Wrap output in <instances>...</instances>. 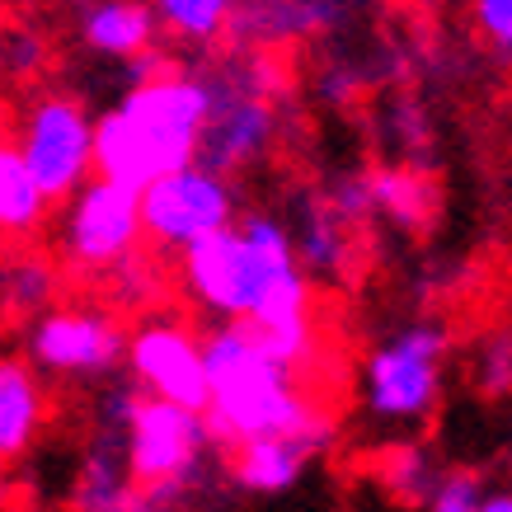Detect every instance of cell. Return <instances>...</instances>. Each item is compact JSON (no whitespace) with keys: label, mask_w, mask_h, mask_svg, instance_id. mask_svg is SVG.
<instances>
[{"label":"cell","mask_w":512,"mask_h":512,"mask_svg":"<svg viewBox=\"0 0 512 512\" xmlns=\"http://www.w3.org/2000/svg\"><path fill=\"white\" fill-rule=\"evenodd\" d=\"M212 113V85L160 71L137 80L113 113L94 123V170L127 188H146L198 160L202 127Z\"/></svg>","instance_id":"obj_1"},{"label":"cell","mask_w":512,"mask_h":512,"mask_svg":"<svg viewBox=\"0 0 512 512\" xmlns=\"http://www.w3.org/2000/svg\"><path fill=\"white\" fill-rule=\"evenodd\" d=\"M202 362H207V409H202L207 437H221V442L278 433L329 437L325 414L296 390L292 372L259 348L245 320L221 329L202 348Z\"/></svg>","instance_id":"obj_2"},{"label":"cell","mask_w":512,"mask_h":512,"mask_svg":"<svg viewBox=\"0 0 512 512\" xmlns=\"http://www.w3.org/2000/svg\"><path fill=\"white\" fill-rule=\"evenodd\" d=\"M179 254H184V278L198 292V301H207L212 311L235 315V320L254 311V301L278 273L296 268L292 235L268 217H249L245 231H235V226L207 231Z\"/></svg>","instance_id":"obj_3"},{"label":"cell","mask_w":512,"mask_h":512,"mask_svg":"<svg viewBox=\"0 0 512 512\" xmlns=\"http://www.w3.org/2000/svg\"><path fill=\"white\" fill-rule=\"evenodd\" d=\"M118 423L127 428V475L146 489H165L174 498L184 494L207 447V423L198 409H184L160 395H146V400L127 395Z\"/></svg>","instance_id":"obj_4"},{"label":"cell","mask_w":512,"mask_h":512,"mask_svg":"<svg viewBox=\"0 0 512 512\" xmlns=\"http://www.w3.org/2000/svg\"><path fill=\"white\" fill-rule=\"evenodd\" d=\"M137 212H141V235H151L165 249H184L193 240H202L207 231L231 226V188L217 170L207 165H184L151 179L146 188H137Z\"/></svg>","instance_id":"obj_5"},{"label":"cell","mask_w":512,"mask_h":512,"mask_svg":"<svg viewBox=\"0 0 512 512\" xmlns=\"http://www.w3.org/2000/svg\"><path fill=\"white\" fill-rule=\"evenodd\" d=\"M15 151L47 202L71 198L94 165V123L85 118L76 99L52 94V99H38L29 109Z\"/></svg>","instance_id":"obj_6"},{"label":"cell","mask_w":512,"mask_h":512,"mask_svg":"<svg viewBox=\"0 0 512 512\" xmlns=\"http://www.w3.org/2000/svg\"><path fill=\"white\" fill-rule=\"evenodd\" d=\"M66 259L85 273H109L118 259H127L141 240V212L137 188L118 179H94L80 184L71 212H66Z\"/></svg>","instance_id":"obj_7"},{"label":"cell","mask_w":512,"mask_h":512,"mask_svg":"<svg viewBox=\"0 0 512 512\" xmlns=\"http://www.w3.org/2000/svg\"><path fill=\"white\" fill-rule=\"evenodd\" d=\"M447 339L437 329H409L372 353L367 362V404L381 419H419L437 400V362Z\"/></svg>","instance_id":"obj_8"},{"label":"cell","mask_w":512,"mask_h":512,"mask_svg":"<svg viewBox=\"0 0 512 512\" xmlns=\"http://www.w3.org/2000/svg\"><path fill=\"white\" fill-rule=\"evenodd\" d=\"M132 372L160 400H174L184 409H198V414L207 409V362H202V348L193 343V334L184 325L156 320V325L137 329Z\"/></svg>","instance_id":"obj_9"},{"label":"cell","mask_w":512,"mask_h":512,"mask_svg":"<svg viewBox=\"0 0 512 512\" xmlns=\"http://www.w3.org/2000/svg\"><path fill=\"white\" fill-rule=\"evenodd\" d=\"M29 348L47 372H109L123 357V329L99 311H52L33 325Z\"/></svg>","instance_id":"obj_10"},{"label":"cell","mask_w":512,"mask_h":512,"mask_svg":"<svg viewBox=\"0 0 512 512\" xmlns=\"http://www.w3.org/2000/svg\"><path fill=\"white\" fill-rule=\"evenodd\" d=\"M273 137V109H268L264 90H212V113H207V127H202V146L198 156L207 170H231V165H245L268 146Z\"/></svg>","instance_id":"obj_11"},{"label":"cell","mask_w":512,"mask_h":512,"mask_svg":"<svg viewBox=\"0 0 512 512\" xmlns=\"http://www.w3.org/2000/svg\"><path fill=\"white\" fill-rule=\"evenodd\" d=\"M179 498L165 489H146L113 461L109 447H94L76 480V512H174Z\"/></svg>","instance_id":"obj_12"},{"label":"cell","mask_w":512,"mask_h":512,"mask_svg":"<svg viewBox=\"0 0 512 512\" xmlns=\"http://www.w3.org/2000/svg\"><path fill=\"white\" fill-rule=\"evenodd\" d=\"M325 442L329 437H311V433H278V437L235 442V480L245 489H259V494H278L306 470V461Z\"/></svg>","instance_id":"obj_13"},{"label":"cell","mask_w":512,"mask_h":512,"mask_svg":"<svg viewBox=\"0 0 512 512\" xmlns=\"http://www.w3.org/2000/svg\"><path fill=\"white\" fill-rule=\"evenodd\" d=\"M80 38L104 57H137L156 38V15L146 0H85L80 5Z\"/></svg>","instance_id":"obj_14"},{"label":"cell","mask_w":512,"mask_h":512,"mask_svg":"<svg viewBox=\"0 0 512 512\" xmlns=\"http://www.w3.org/2000/svg\"><path fill=\"white\" fill-rule=\"evenodd\" d=\"M43 428V390L24 362H0V461L29 447Z\"/></svg>","instance_id":"obj_15"},{"label":"cell","mask_w":512,"mask_h":512,"mask_svg":"<svg viewBox=\"0 0 512 512\" xmlns=\"http://www.w3.org/2000/svg\"><path fill=\"white\" fill-rule=\"evenodd\" d=\"M367 188H372V207H381L386 217H395L409 231L428 226L437 212V188L419 170H381L367 179Z\"/></svg>","instance_id":"obj_16"},{"label":"cell","mask_w":512,"mask_h":512,"mask_svg":"<svg viewBox=\"0 0 512 512\" xmlns=\"http://www.w3.org/2000/svg\"><path fill=\"white\" fill-rule=\"evenodd\" d=\"M43 212H47V198L38 193L33 174L24 170L15 146L0 141V231L24 235L43 221Z\"/></svg>","instance_id":"obj_17"},{"label":"cell","mask_w":512,"mask_h":512,"mask_svg":"<svg viewBox=\"0 0 512 512\" xmlns=\"http://www.w3.org/2000/svg\"><path fill=\"white\" fill-rule=\"evenodd\" d=\"M151 15L174 29L179 38H193V43H207L217 38L235 15V0H151Z\"/></svg>","instance_id":"obj_18"},{"label":"cell","mask_w":512,"mask_h":512,"mask_svg":"<svg viewBox=\"0 0 512 512\" xmlns=\"http://www.w3.org/2000/svg\"><path fill=\"white\" fill-rule=\"evenodd\" d=\"M52 287H57V278L43 259H10L0 268V306L10 315L38 311L43 301H52Z\"/></svg>","instance_id":"obj_19"},{"label":"cell","mask_w":512,"mask_h":512,"mask_svg":"<svg viewBox=\"0 0 512 512\" xmlns=\"http://www.w3.org/2000/svg\"><path fill=\"white\" fill-rule=\"evenodd\" d=\"M381 480L400 503H419L433 489V470H428V456L419 447H395L381 456Z\"/></svg>","instance_id":"obj_20"},{"label":"cell","mask_w":512,"mask_h":512,"mask_svg":"<svg viewBox=\"0 0 512 512\" xmlns=\"http://www.w3.org/2000/svg\"><path fill=\"white\" fill-rule=\"evenodd\" d=\"M334 207H306V231H301V259L315 268H339L343 264V231Z\"/></svg>","instance_id":"obj_21"},{"label":"cell","mask_w":512,"mask_h":512,"mask_svg":"<svg viewBox=\"0 0 512 512\" xmlns=\"http://www.w3.org/2000/svg\"><path fill=\"white\" fill-rule=\"evenodd\" d=\"M475 381L484 390H512V334H489L480 343V353H475Z\"/></svg>","instance_id":"obj_22"},{"label":"cell","mask_w":512,"mask_h":512,"mask_svg":"<svg viewBox=\"0 0 512 512\" xmlns=\"http://www.w3.org/2000/svg\"><path fill=\"white\" fill-rule=\"evenodd\" d=\"M475 24L494 47L512 52V0H475Z\"/></svg>","instance_id":"obj_23"},{"label":"cell","mask_w":512,"mask_h":512,"mask_svg":"<svg viewBox=\"0 0 512 512\" xmlns=\"http://www.w3.org/2000/svg\"><path fill=\"white\" fill-rule=\"evenodd\" d=\"M480 503V480L475 475H451L433 498V512H475Z\"/></svg>","instance_id":"obj_24"},{"label":"cell","mask_w":512,"mask_h":512,"mask_svg":"<svg viewBox=\"0 0 512 512\" xmlns=\"http://www.w3.org/2000/svg\"><path fill=\"white\" fill-rule=\"evenodd\" d=\"M5 62H10V71H33V66L43 62V47H38V38H29V33H15L10 43H5Z\"/></svg>","instance_id":"obj_25"},{"label":"cell","mask_w":512,"mask_h":512,"mask_svg":"<svg viewBox=\"0 0 512 512\" xmlns=\"http://www.w3.org/2000/svg\"><path fill=\"white\" fill-rule=\"evenodd\" d=\"M475 512H512V494H494V498H480Z\"/></svg>","instance_id":"obj_26"}]
</instances>
